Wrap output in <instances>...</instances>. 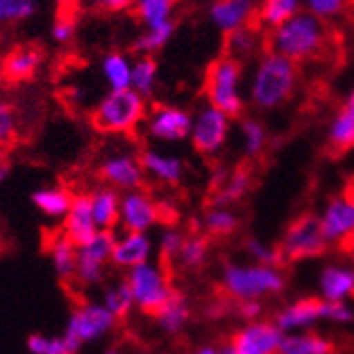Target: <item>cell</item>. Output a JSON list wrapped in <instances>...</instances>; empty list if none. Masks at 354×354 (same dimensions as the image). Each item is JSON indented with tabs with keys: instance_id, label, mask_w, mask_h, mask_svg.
Here are the masks:
<instances>
[{
	"instance_id": "6da1fadb",
	"label": "cell",
	"mask_w": 354,
	"mask_h": 354,
	"mask_svg": "<svg viewBox=\"0 0 354 354\" xmlns=\"http://www.w3.org/2000/svg\"><path fill=\"white\" fill-rule=\"evenodd\" d=\"M297 77L293 59L268 49L252 64L246 81V102L263 113L278 111L295 95Z\"/></svg>"
},
{
	"instance_id": "7a4b0ae2",
	"label": "cell",
	"mask_w": 354,
	"mask_h": 354,
	"mask_svg": "<svg viewBox=\"0 0 354 354\" xmlns=\"http://www.w3.org/2000/svg\"><path fill=\"white\" fill-rule=\"evenodd\" d=\"M149 113V102L132 87L109 89L91 109L89 121L100 134L132 136L136 134Z\"/></svg>"
},
{
	"instance_id": "3957f363",
	"label": "cell",
	"mask_w": 354,
	"mask_h": 354,
	"mask_svg": "<svg viewBox=\"0 0 354 354\" xmlns=\"http://www.w3.org/2000/svg\"><path fill=\"white\" fill-rule=\"evenodd\" d=\"M327 35L329 32L325 21L301 9L293 17H288L280 26L270 30L268 45L272 51L299 64L316 57L323 51Z\"/></svg>"
},
{
	"instance_id": "277c9868",
	"label": "cell",
	"mask_w": 354,
	"mask_h": 354,
	"mask_svg": "<svg viewBox=\"0 0 354 354\" xmlns=\"http://www.w3.org/2000/svg\"><path fill=\"white\" fill-rule=\"evenodd\" d=\"M204 93L208 104L227 113L232 119L242 117L246 109V81L242 62L230 55L216 57L206 71Z\"/></svg>"
},
{
	"instance_id": "5b68a950",
	"label": "cell",
	"mask_w": 354,
	"mask_h": 354,
	"mask_svg": "<svg viewBox=\"0 0 354 354\" xmlns=\"http://www.w3.org/2000/svg\"><path fill=\"white\" fill-rule=\"evenodd\" d=\"M286 278L280 268L261 263H227L223 270V291L234 301L263 299L284 291Z\"/></svg>"
},
{
	"instance_id": "8992f818",
	"label": "cell",
	"mask_w": 354,
	"mask_h": 354,
	"mask_svg": "<svg viewBox=\"0 0 354 354\" xmlns=\"http://www.w3.org/2000/svg\"><path fill=\"white\" fill-rule=\"evenodd\" d=\"M125 282L132 291L134 308L151 316L166 304V299L174 291L166 268L151 259L127 270Z\"/></svg>"
},
{
	"instance_id": "52a82bcc",
	"label": "cell",
	"mask_w": 354,
	"mask_h": 354,
	"mask_svg": "<svg viewBox=\"0 0 354 354\" xmlns=\"http://www.w3.org/2000/svg\"><path fill=\"white\" fill-rule=\"evenodd\" d=\"M284 261H306V259H318L329 248L320 223L316 214H301L297 216L282 234V240L278 244Z\"/></svg>"
},
{
	"instance_id": "ba28073f",
	"label": "cell",
	"mask_w": 354,
	"mask_h": 354,
	"mask_svg": "<svg viewBox=\"0 0 354 354\" xmlns=\"http://www.w3.org/2000/svg\"><path fill=\"white\" fill-rule=\"evenodd\" d=\"M232 117L218 111L212 104H204L198 113H193L189 142L198 153L206 157L218 155L232 136Z\"/></svg>"
},
{
	"instance_id": "9c48e42d",
	"label": "cell",
	"mask_w": 354,
	"mask_h": 354,
	"mask_svg": "<svg viewBox=\"0 0 354 354\" xmlns=\"http://www.w3.org/2000/svg\"><path fill=\"white\" fill-rule=\"evenodd\" d=\"M115 325L117 318L104 308L102 301H85L68 314L66 329H64L62 335L81 350V346L93 344L109 335Z\"/></svg>"
},
{
	"instance_id": "30bf717a",
	"label": "cell",
	"mask_w": 354,
	"mask_h": 354,
	"mask_svg": "<svg viewBox=\"0 0 354 354\" xmlns=\"http://www.w3.org/2000/svg\"><path fill=\"white\" fill-rule=\"evenodd\" d=\"M191 119H193V113H189L183 106L157 104L149 109L147 119L142 123L145 136L157 145H180L189 140Z\"/></svg>"
},
{
	"instance_id": "8fae6325",
	"label": "cell",
	"mask_w": 354,
	"mask_h": 354,
	"mask_svg": "<svg viewBox=\"0 0 354 354\" xmlns=\"http://www.w3.org/2000/svg\"><path fill=\"white\" fill-rule=\"evenodd\" d=\"M98 176L104 185L117 189L119 193L142 189L147 180L140 164V153H134L130 149H117L106 153L98 164Z\"/></svg>"
},
{
	"instance_id": "7c38bea8",
	"label": "cell",
	"mask_w": 354,
	"mask_h": 354,
	"mask_svg": "<svg viewBox=\"0 0 354 354\" xmlns=\"http://www.w3.org/2000/svg\"><path fill=\"white\" fill-rule=\"evenodd\" d=\"M164 218L162 204L153 200L145 189L123 191L119 200V227L123 232L149 234Z\"/></svg>"
},
{
	"instance_id": "4fadbf2b",
	"label": "cell",
	"mask_w": 354,
	"mask_h": 354,
	"mask_svg": "<svg viewBox=\"0 0 354 354\" xmlns=\"http://www.w3.org/2000/svg\"><path fill=\"white\" fill-rule=\"evenodd\" d=\"M320 232L329 246H346L354 242V196L339 193L331 198L318 214Z\"/></svg>"
},
{
	"instance_id": "5bb4252c",
	"label": "cell",
	"mask_w": 354,
	"mask_h": 354,
	"mask_svg": "<svg viewBox=\"0 0 354 354\" xmlns=\"http://www.w3.org/2000/svg\"><path fill=\"white\" fill-rule=\"evenodd\" d=\"M282 337L284 333L274 320L257 318L236 331L232 344L240 354H278Z\"/></svg>"
},
{
	"instance_id": "9a60e30c",
	"label": "cell",
	"mask_w": 354,
	"mask_h": 354,
	"mask_svg": "<svg viewBox=\"0 0 354 354\" xmlns=\"http://www.w3.org/2000/svg\"><path fill=\"white\" fill-rule=\"evenodd\" d=\"M140 164L145 176L159 183V185H178L185 178L187 166L185 159L172 151H164L157 147H147L140 151Z\"/></svg>"
},
{
	"instance_id": "2e32d148",
	"label": "cell",
	"mask_w": 354,
	"mask_h": 354,
	"mask_svg": "<svg viewBox=\"0 0 354 354\" xmlns=\"http://www.w3.org/2000/svg\"><path fill=\"white\" fill-rule=\"evenodd\" d=\"M323 320V299L304 297L280 308L274 316V323L282 333L312 331Z\"/></svg>"
},
{
	"instance_id": "e0dca14e",
	"label": "cell",
	"mask_w": 354,
	"mask_h": 354,
	"mask_svg": "<svg viewBox=\"0 0 354 354\" xmlns=\"http://www.w3.org/2000/svg\"><path fill=\"white\" fill-rule=\"evenodd\" d=\"M257 0H214L208 7V21L221 32H230L250 26L252 17L257 15Z\"/></svg>"
},
{
	"instance_id": "ac0fdd59",
	"label": "cell",
	"mask_w": 354,
	"mask_h": 354,
	"mask_svg": "<svg viewBox=\"0 0 354 354\" xmlns=\"http://www.w3.org/2000/svg\"><path fill=\"white\" fill-rule=\"evenodd\" d=\"M95 232H98V225H95L93 214H91L89 193H79V196L73 198V204L66 216L62 218V234L68 240H73L77 246H81Z\"/></svg>"
},
{
	"instance_id": "d6986e66",
	"label": "cell",
	"mask_w": 354,
	"mask_h": 354,
	"mask_svg": "<svg viewBox=\"0 0 354 354\" xmlns=\"http://www.w3.org/2000/svg\"><path fill=\"white\" fill-rule=\"evenodd\" d=\"M151 252H153V240L149 234L123 232V236H117L111 263L119 270H130L134 266L149 261Z\"/></svg>"
},
{
	"instance_id": "ffe728a7",
	"label": "cell",
	"mask_w": 354,
	"mask_h": 354,
	"mask_svg": "<svg viewBox=\"0 0 354 354\" xmlns=\"http://www.w3.org/2000/svg\"><path fill=\"white\" fill-rule=\"evenodd\" d=\"M320 299L350 301L354 299V268L346 263H329L318 274Z\"/></svg>"
},
{
	"instance_id": "44dd1931",
	"label": "cell",
	"mask_w": 354,
	"mask_h": 354,
	"mask_svg": "<svg viewBox=\"0 0 354 354\" xmlns=\"http://www.w3.org/2000/svg\"><path fill=\"white\" fill-rule=\"evenodd\" d=\"M45 62V53L43 49L35 47V45H21L17 49H13L5 59H3V77L11 83H21V81H30L39 75V71L43 68Z\"/></svg>"
},
{
	"instance_id": "7402d4cb",
	"label": "cell",
	"mask_w": 354,
	"mask_h": 354,
	"mask_svg": "<svg viewBox=\"0 0 354 354\" xmlns=\"http://www.w3.org/2000/svg\"><path fill=\"white\" fill-rule=\"evenodd\" d=\"M327 145L335 153L354 149V89L346 95L327 127Z\"/></svg>"
},
{
	"instance_id": "603a6c76",
	"label": "cell",
	"mask_w": 354,
	"mask_h": 354,
	"mask_svg": "<svg viewBox=\"0 0 354 354\" xmlns=\"http://www.w3.org/2000/svg\"><path fill=\"white\" fill-rule=\"evenodd\" d=\"M266 39L259 28L244 26L230 35H225V55H230L238 62H246L252 57H259L263 51Z\"/></svg>"
},
{
	"instance_id": "cb8c5ba5",
	"label": "cell",
	"mask_w": 354,
	"mask_h": 354,
	"mask_svg": "<svg viewBox=\"0 0 354 354\" xmlns=\"http://www.w3.org/2000/svg\"><path fill=\"white\" fill-rule=\"evenodd\" d=\"M157 320V327L162 329L166 335H178L187 323H189V316H191V306L189 299L185 297L183 291H174L170 293V297L166 299V304L159 308L155 314Z\"/></svg>"
},
{
	"instance_id": "d4e9b609",
	"label": "cell",
	"mask_w": 354,
	"mask_h": 354,
	"mask_svg": "<svg viewBox=\"0 0 354 354\" xmlns=\"http://www.w3.org/2000/svg\"><path fill=\"white\" fill-rule=\"evenodd\" d=\"M73 193L71 189L62 187V185H47V187H39L32 191L30 202L35 204V208L45 214L47 218H64L66 212L71 210L73 204Z\"/></svg>"
},
{
	"instance_id": "484cf974",
	"label": "cell",
	"mask_w": 354,
	"mask_h": 354,
	"mask_svg": "<svg viewBox=\"0 0 354 354\" xmlns=\"http://www.w3.org/2000/svg\"><path fill=\"white\" fill-rule=\"evenodd\" d=\"M119 200L121 193L109 185H102L89 193L91 214L98 230H115L119 225Z\"/></svg>"
},
{
	"instance_id": "4316f807",
	"label": "cell",
	"mask_w": 354,
	"mask_h": 354,
	"mask_svg": "<svg viewBox=\"0 0 354 354\" xmlns=\"http://www.w3.org/2000/svg\"><path fill=\"white\" fill-rule=\"evenodd\" d=\"M47 252H49L55 276L62 282H73L75 268H77V244L59 232L51 236Z\"/></svg>"
},
{
	"instance_id": "83f0119b",
	"label": "cell",
	"mask_w": 354,
	"mask_h": 354,
	"mask_svg": "<svg viewBox=\"0 0 354 354\" xmlns=\"http://www.w3.org/2000/svg\"><path fill=\"white\" fill-rule=\"evenodd\" d=\"M132 66L134 59L125 51L113 49L100 59V75L109 89H125L132 85Z\"/></svg>"
},
{
	"instance_id": "f1b7e54d",
	"label": "cell",
	"mask_w": 354,
	"mask_h": 354,
	"mask_svg": "<svg viewBox=\"0 0 354 354\" xmlns=\"http://www.w3.org/2000/svg\"><path fill=\"white\" fill-rule=\"evenodd\" d=\"M252 187V172L248 168H236L230 172L225 180L214 193H212V206H234L240 200L246 198V193Z\"/></svg>"
},
{
	"instance_id": "f546056e",
	"label": "cell",
	"mask_w": 354,
	"mask_h": 354,
	"mask_svg": "<svg viewBox=\"0 0 354 354\" xmlns=\"http://www.w3.org/2000/svg\"><path fill=\"white\" fill-rule=\"evenodd\" d=\"M333 344L312 331H301V333H284L280 342L278 354H331Z\"/></svg>"
},
{
	"instance_id": "4dcf8cb0",
	"label": "cell",
	"mask_w": 354,
	"mask_h": 354,
	"mask_svg": "<svg viewBox=\"0 0 354 354\" xmlns=\"http://www.w3.org/2000/svg\"><path fill=\"white\" fill-rule=\"evenodd\" d=\"M176 32V21H166V24H159V26H151V28H145L140 35L134 39L132 43V49L138 53V55H155L162 51L174 37Z\"/></svg>"
},
{
	"instance_id": "1f68e13d",
	"label": "cell",
	"mask_w": 354,
	"mask_h": 354,
	"mask_svg": "<svg viewBox=\"0 0 354 354\" xmlns=\"http://www.w3.org/2000/svg\"><path fill=\"white\" fill-rule=\"evenodd\" d=\"M159 85V64L155 55H136L132 66V89L142 98H151Z\"/></svg>"
},
{
	"instance_id": "d6a6232c",
	"label": "cell",
	"mask_w": 354,
	"mask_h": 354,
	"mask_svg": "<svg viewBox=\"0 0 354 354\" xmlns=\"http://www.w3.org/2000/svg\"><path fill=\"white\" fill-rule=\"evenodd\" d=\"M202 227L212 238H227L240 230V216L230 206H210L204 212Z\"/></svg>"
},
{
	"instance_id": "836d02e7",
	"label": "cell",
	"mask_w": 354,
	"mask_h": 354,
	"mask_svg": "<svg viewBox=\"0 0 354 354\" xmlns=\"http://www.w3.org/2000/svg\"><path fill=\"white\" fill-rule=\"evenodd\" d=\"M301 9H304L301 0H259V5H257V19H259L263 28L272 30L282 21H286L288 17L299 13Z\"/></svg>"
},
{
	"instance_id": "e575fe53",
	"label": "cell",
	"mask_w": 354,
	"mask_h": 354,
	"mask_svg": "<svg viewBox=\"0 0 354 354\" xmlns=\"http://www.w3.org/2000/svg\"><path fill=\"white\" fill-rule=\"evenodd\" d=\"M238 132H240V145L246 157L261 155L270 142L263 121H259L257 117H242L238 123Z\"/></svg>"
},
{
	"instance_id": "d590c367",
	"label": "cell",
	"mask_w": 354,
	"mask_h": 354,
	"mask_svg": "<svg viewBox=\"0 0 354 354\" xmlns=\"http://www.w3.org/2000/svg\"><path fill=\"white\" fill-rule=\"evenodd\" d=\"M132 11L136 13L142 28H151L174 19L176 0H136Z\"/></svg>"
},
{
	"instance_id": "8d00e7d4",
	"label": "cell",
	"mask_w": 354,
	"mask_h": 354,
	"mask_svg": "<svg viewBox=\"0 0 354 354\" xmlns=\"http://www.w3.org/2000/svg\"><path fill=\"white\" fill-rule=\"evenodd\" d=\"M210 254L208 238L204 236H187L183 242V248L176 257V266L187 272H198L206 266Z\"/></svg>"
},
{
	"instance_id": "74e56055",
	"label": "cell",
	"mask_w": 354,
	"mask_h": 354,
	"mask_svg": "<svg viewBox=\"0 0 354 354\" xmlns=\"http://www.w3.org/2000/svg\"><path fill=\"white\" fill-rule=\"evenodd\" d=\"M117 242V234L115 230H98L85 244L77 246L79 254L89 257L93 261H100V263H111V257H113V248Z\"/></svg>"
},
{
	"instance_id": "f35d334b",
	"label": "cell",
	"mask_w": 354,
	"mask_h": 354,
	"mask_svg": "<svg viewBox=\"0 0 354 354\" xmlns=\"http://www.w3.org/2000/svg\"><path fill=\"white\" fill-rule=\"evenodd\" d=\"M39 13V0H0V28L17 26Z\"/></svg>"
},
{
	"instance_id": "ab89813d",
	"label": "cell",
	"mask_w": 354,
	"mask_h": 354,
	"mask_svg": "<svg viewBox=\"0 0 354 354\" xmlns=\"http://www.w3.org/2000/svg\"><path fill=\"white\" fill-rule=\"evenodd\" d=\"M102 304L117 320L130 314L134 310V297H132V291H130V286H127V282L123 280V282L109 286L104 291Z\"/></svg>"
},
{
	"instance_id": "60d3db41",
	"label": "cell",
	"mask_w": 354,
	"mask_h": 354,
	"mask_svg": "<svg viewBox=\"0 0 354 354\" xmlns=\"http://www.w3.org/2000/svg\"><path fill=\"white\" fill-rule=\"evenodd\" d=\"M26 346L30 354H77L79 352V348L73 346L64 335L49 337V335L35 333L28 337Z\"/></svg>"
},
{
	"instance_id": "b9f144b4",
	"label": "cell",
	"mask_w": 354,
	"mask_h": 354,
	"mask_svg": "<svg viewBox=\"0 0 354 354\" xmlns=\"http://www.w3.org/2000/svg\"><path fill=\"white\" fill-rule=\"evenodd\" d=\"M19 136V117L11 100L0 98V151L11 147Z\"/></svg>"
},
{
	"instance_id": "7bdbcfd3",
	"label": "cell",
	"mask_w": 354,
	"mask_h": 354,
	"mask_svg": "<svg viewBox=\"0 0 354 354\" xmlns=\"http://www.w3.org/2000/svg\"><path fill=\"white\" fill-rule=\"evenodd\" d=\"M244 248H246V254L252 259V263L274 266V268H280L284 263V257H282L280 248L274 244H268L259 238H248Z\"/></svg>"
},
{
	"instance_id": "ee69618b",
	"label": "cell",
	"mask_w": 354,
	"mask_h": 354,
	"mask_svg": "<svg viewBox=\"0 0 354 354\" xmlns=\"http://www.w3.org/2000/svg\"><path fill=\"white\" fill-rule=\"evenodd\" d=\"M104 268H106L104 263L93 261V259H89V257L79 254V248H77V268H75L73 282H77L83 288L98 286L104 280Z\"/></svg>"
},
{
	"instance_id": "f6af8a7d",
	"label": "cell",
	"mask_w": 354,
	"mask_h": 354,
	"mask_svg": "<svg viewBox=\"0 0 354 354\" xmlns=\"http://www.w3.org/2000/svg\"><path fill=\"white\" fill-rule=\"evenodd\" d=\"M185 234L176 227H166L162 234H159L157 240V252H159V259L164 263H176V257L183 248L185 242Z\"/></svg>"
},
{
	"instance_id": "bcb514c9",
	"label": "cell",
	"mask_w": 354,
	"mask_h": 354,
	"mask_svg": "<svg viewBox=\"0 0 354 354\" xmlns=\"http://www.w3.org/2000/svg\"><path fill=\"white\" fill-rule=\"evenodd\" d=\"M77 37V19L66 11L53 19L51 24V41L59 47H66Z\"/></svg>"
},
{
	"instance_id": "7dc6e473",
	"label": "cell",
	"mask_w": 354,
	"mask_h": 354,
	"mask_svg": "<svg viewBox=\"0 0 354 354\" xmlns=\"http://www.w3.org/2000/svg\"><path fill=\"white\" fill-rule=\"evenodd\" d=\"M346 3L348 0H301V7L314 17L327 21L337 17L346 9Z\"/></svg>"
},
{
	"instance_id": "c3c4849f",
	"label": "cell",
	"mask_w": 354,
	"mask_h": 354,
	"mask_svg": "<svg viewBox=\"0 0 354 354\" xmlns=\"http://www.w3.org/2000/svg\"><path fill=\"white\" fill-rule=\"evenodd\" d=\"M323 320L333 325L354 323V308L348 301H325L323 299Z\"/></svg>"
},
{
	"instance_id": "681fc988",
	"label": "cell",
	"mask_w": 354,
	"mask_h": 354,
	"mask_svg": "<svg viewBox=\"0 0 354 354\" xmlns=\"http://www.w3.org/2000/svg\"><path fill=\"white\" fill-rule=\"evenodd\" d=\"M89 7L102 9L109 13H123V11H132L136 0H85Z\"/></svg>"
},
{
	"instance_id": "f907efd6",
	"label": "cell",
	"mask_w": 354,
	"mask_h": 354,
	"mask_svg": "<svg viewBox=\"0 0 354 354\" xmlns=\"http://www.w3.org/2000/svg\"><path fill=\"white\" fill-rule=\"evenodd\" d=\"M236 312H238V316L244 320V323H250V320L261 318V314H263V304H261L259 299L236 301Z\"/></svg>"
},
{
	"instance_id": "816d5d0a",
	"label": "cell",
	"mask_w": 354,
	"mask_h": 354,
	"mask_svg": "<svg viewBox=\"0 0 354 354\" xmlns=\"http://www.w3.org/2000/svg\"><path fill=\"white\" fill-rule=\"evenodd\" d=\"M230 168L225 166V164H216L214 168H212V172H210V176H208V185H210V189L212 191H216L225 180H227V176H230Z\"/></svg>"
},
{
	"instance_id": "f5cc1de1",
	"label": "cell",
	"mask_w": 354,
	"mask_h": 354,
	"mask_svg": "<svg viewBox=\"0 0 354 354\" xmlns=\"http://www.w3.org/2000/svg\"><path fill=\"white\" fill-rule=\"evenodd\" d=\"M9 176H11V162L7 157L0 155V185H3Z\"/></svg>"
},
{
	"instance_id": "db71d44e",
	"label": "cell",
	"mask_w": 354,
	"mask_h": 354,
	"mask_svg": "<svg viewBox=\"0 0 354 354\" xmlns=\"http://www.w3.org/2000/svg\"><path fill=\"white\" fill-rule=\"evenodd\" d=\"M75 3H77V0H51V5L57 7L59 11H68Z\"/></svg>"
},
{
	"instance_id": "11a10c76",
	"label": "cell",
	"mask_w": 354,
	"mask_h": 354,
	"mask_svg": "<svg viewBox=\"0 0 354 354\" xmlns=\"http://www.w3.org/2000/svg\"><path fill=\"white\" fill-rule=\"evenodd\" d=\"M212 306H214V308H210V310H208V316L216 318V316L225 314V304H223V301H216V304H212Z\"/></svg>"
},
{
	"instance_id": "9f6ffc18",
	"label": "cell",
	"mask_w": 354,
	"mask_h": 354,
	"mask_svg": "<svg viewBox=\"0 0 354 354\" xmlns=\"http://www.w3.org/2000/svg\"><path fill=\"white\" fill-rule=\"evenodd\" d=\"M216 354H240V352L236 350V346H234V344H225V346L216 348Z\"/></svg>"
},
{
	"instance_id": "6f0895ef",
	"label": "cell",
	"mask_w": 354,
	"mask_h": 354,
	"mask_svg": "<svg viewBox=\"0 0 354 354\" xmlns=\"http://www.w3.org/2000/svg\"><path fill=\"white\" fill-rule=\"evenodd\" d=\"M193 354H216V348H212V346H202V348H198Z\"/></svg>"
},
{
	"instance_id": "680465c9",
	"label": "cell",
	"mask_w": 354,
	"mask_h": 354,
	"mask_svg": "<svg viewBox=\"0 0 354 354\" xmlns=\"http://www.w3.org/2000/svg\"><path fill=\"white\" fill-rule=\"evenodd\" d=\"M106 354H125V352L119 350V348H111V350H106Z\"/></svg>"
},
{
	"instance_id": "91938a15",
	"label": "cell",
	"mask_w": 354,
	"mask_h": 354,
	"mask_svg": "<svg viewBox=\"0 0 354 354\" xmlns=\"http://www.w3.org/2000/svg\"><path fill=\"white\" fill-rule=\"evenodd\" d=\"M350 261H352V268H354V244H352V248H350Z\"/></svg>"
},
{
	"instance_id": "94428289",
	"label": "cell",
	"mask_w": 354,
	"mask_h": 354,
	"mask_svg": "<svg viewBox=\"0 0 354 354\" xmlns=\"http://www.w3.org/2000/svg\"><path fill=\"white\" fill-rule=\"evenodd\" d=\"M331 354H335V352H331Z\"/></svg>"
}]
</instances>
